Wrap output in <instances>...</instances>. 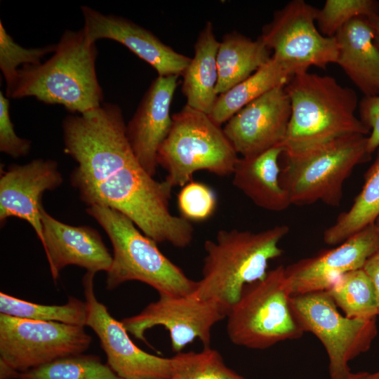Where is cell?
I'll list each match as a JSON object with an SVG mask.
<instances>
[{"label": "cell", "mask_w": 379, "mask_h": 379, "mask_svg": "<svg viewBox=\"0 0 379 379\" xmlns=\"http://www.w3.org/2000/svg\"><path fill=\"white\" fill-rule=\"evenodd\" d=\"M119 105L104 103L62 124L64 152L77 166L72 185L88 207L112 208L128 217L156 243L188 246L194 236L190 221L171 213L173 187L151 176L135 157Z\"/></svg>", "instance_id": "cell-1"}, {"label": "cell", "mask_w": 379, "mask_h": 379, "mask_svg": "<svg viewBox=\"0 0 379 379\" xmlns=\"http://www.w3.org/2000/svg\"><path fill=\"white\" fill-rule=\"evenodd\" d=\"M285 88L291 114L281 146L287 157L344 137L370 133L355 114L359 105L355 91L335 78L302 72L293 75Z\"/></svg>", "instance_id": "cell-2"}, {"label": "cell", "mask_w": 379, "mask_h": 379, "mask_svg": "<svg viewBox=\"0 0 379 379\" xmlns=\"http://www.w3.org/2000/svg\"><path fill=\"white\" fill-rule=\"evenodd\" d=\"M95 43L84 28L66 30L53 55L36 65H24L8 98L32 96L48 105H61L72 113L84 114L102 105L103 93L99 84L95 60Z\"/></svg>", "instance_id": "cell-3"}, {"label": "cell", "mask_w": 379, "mask_h": 379, "mask_svg": "<svg viewBox=\"0 0 379 379\" xmlns=\"http://www.w3.org/2000/svg\"><path fill=\"white\" fill-rule=\"evenodd\" d=\"M288 231L285 225L258 232L218 231L213 240L204 242L202 276L192 295L215 301L230 311L244 286L263 279L269 262L283 253L279 244Z\"/></svg>", "instance_id": "cell-4"}, {"label": "cell", "mask_w": 379, "mask_h": 379, "mask_svg": "<svg viewBox=\"0 0 379 379\" xmlns=\"http://www.w3.org/2000/svg\"><path fill=\"white\" fill-rule=\"evenodd\" d=\"M86 212L103 228L112 245V263L107 272V289L138 281L152 286L159 295L183 296L194 292L197 281L165 256L157 243L125 215L100 206H88Z\"/></svg>", "instance_id": "cell-5"}, {"label": "cell", "mask_w": 379, "mask_h": 379, "mask_svg": "<svg viewBox=\"0 0 379 379\" xmlns=\"http://www.w3.org/2000/svg\"><path fill=\"white\" fill-rule=\"evenodd\" d=\"M239 157L220 126L201 111L185 105L172 116L171 130L157 154L173 187L192 181L199 171L218 176L232 175Z\"/></svg>", "instance_id": "cell-6"}, {"label": "cell", "mask_w": 379, "mask_h": 379, "mask_svg": "<svg viewBox=\"0 0 379 379\" xmlns=\"http://www.w3.org/2000/svg\"><path fill=\"white\" fill-rule=\"evenodd\" d=\"M291 297L282 265L246 285L226 317L230 341L249 349L265 350L302 336L304 332L291 310Z\"/></svg>", "instance_id": "cell-7"}, {"label": "cell", "mask_w": 379, "mask_h": 379, "mask_svg": "<svg viewBox=\"0 0 379 379\" xmlns=\"http://www.w3.org/2000/svg\"><path fill=\"white\" fill-rule=\"evenodd\" d=\"M368 137H344L303 154L287 157L280 182L291 204L305 206L321 201L338 206L345 180L354 168L370 159Z\"/></svg>", "instance_id": "cell-8"}, {"label": "cell", "mask_w": 379, "mask_h": 379, "mask_svg": "<svg viewBox=\"0 0 379 379\" xmlns=\"http://www.w3.org/2000/svg\"><path fill=\"white\" fill-rule=\"evenodd\" d=\"M290 307L301 330L325 348L330 379H345L352 372L349 362L367 352L378 334L375 319L342 315L327 291L292 295Z\"/></svg>", "instance_id": "cell-9"}, {"label": "cell", "mask_w": 379, "mask_h": 379, "mask_svg": "<svg viewBox=\"0 0 379 379\" xmlns=\"http://www.w3.org/2000/svg\"><path fill=\"white\" fill-rule=\"evenodd\" d=\"M317 11L304 0H293L277 10L262 27L260 37L272 52V56L293 74L313 66L324 69L331 63L336 64V39L319 32Z\"/></svg>", "instance_id": "cell-10"}, {"label": "cell", "mask_w": 379, "mask_h": 379, "mask_svg": "<svg viewBox=\"0 0 379 379\" xmlns=\"http://www.w3.org/2000/svg\"><path fill=\"white\" fill-rule=\"evenodd\" d=\"M84 327L0 314V360L22 373L81 354L91 343Z\"/></svg>", "instance_id": "cell-11"}, {"label": "cell", "mask_w": 379, "mask_h": 379, "mask_svg": "<svg viewBox=\"0 0 379 379\" xmlns=\"http://www.w3.org/2000/svg\"><path fill=\"white\" fill-rule=\"evenodd\" d=\"M229 310L213 300H200L192 294L183 296L159 295L139 314L121 321L130 334L147 343V330L162 326L169 333L171 349L178 353L194 340L210 347L211 330L227 317Z\"/></svg>", "instance_id": "cell-12"}, {"label": "cell", "mask_w": 379, "mask_h": 379, "mask_svg": "<svg viewBox=\"0 0 379 379\" xmlns=\"http://www.w3.org/2000/svg\"><path fill=\"white\" fill-rule=\"evenodd\" d=\"M94 276L86 272L83 277L88 313L86 326L100 339L107 365L122 379H171L172 358L151 354L134 344L121 321L115 319L97 300Z\"/></svg>", "instance_id": "cell-13"}, {"label": "cell", "mask_w": 379, "mask_h": 379, "mask_svg": "<svg viewBox=\"0 0 379 379\" xmlns=\"http://www.w3.org/2000/svg\"><path fill=\"white\" fill-rule=\"evenodd\" d=\"M379 249V234L371 224L335 248L285 267L291 296L327 291L344 274L363 268Z\"/></svg>", "instance_id": "cell-14"}, {"label": "cell", "mask_w": 379, "mask_h": 379, "mask_svg": "<svg viewBox=\"0 0 379 379\" xmlns=\"http://www.w3.org/2000/svg\"><path fill=\"white\" fill-rule=\"evenodd\" d=\"M291 114L290 98L285 86H279L243 107L222 130L237 153L250 157L281 146Z\"/></svg>", "instance_id": "cell-15"}, {"label": "cell", "mask_w": 379, "mask_h": 379, "mask_svg": "<svg viewBox=\"0 0 379 379\" xmlns=\"http://www.w3.org/2000/svg\"><path fill=\"white\" fill-rule=\"evenodd\" d=\"M62 183V177L54 160L34 159L23 165L1 167L0 223L9 218L26 220L38 238L43 240L41 208L46 191L53 190Z\"/></svg>", "instance_id": "cell-16"}, {"label": "cell", "mask_w": 379, "mask_h": 379, "mask_svg": "<svg viewBox=\"0 0 379 379\" xmlns=\"http://www.w3.org/2000/svg\"><path fill=\"white\" fill-rule=\"evenodd\" d=\"M84 29L89 39L116 41L151 65L159 77L182 75L191 58L163 43L150 31L121 16L105 15L87 6L81 7Z\"/></svg>", "instance_id": "cell-17"}, {"label": "cell", "mask_w": 379, "mask_h": 379, "mask_svg": "<svg viewBox=\"0 0 379 379\" xmlns=\"http://www.w3.org/2000/svg\"><path fill=\"white\" fill-rule=\"evenodd\" d=\"M178 78V76H158L151 83L126 126V135L135 157L152 177L159 165L158 151L171 128L170 108Z\"/></svg>", "instance_id": "cell-18"}, {"label": "cell", "mask_w": 379, "mask_h": 379, "mask_svg": "<svg viewBox=\"0 0 379 379\" xmlns=\"http://www.w3.org/2000/svg\"><path fill=\"white\" fill-rule=\"evenodd\" d=\"M43 240L53 279L69 265H77L95 274L107 272L113 258L101 236L89 226H72L54 218L41 208Z\"/></svg>", "instance_id": "cell-19"}, {"label": "cell", "mask_w": 379, "mask_h": 379, "mask_svg": "<svg viewBox=\"0 0 379 379\" xmlns=\"http://www.w3.org/2000/svg\"><path fill=\"white\" fill-rule=\"evenodd\" d=\"M369 18L360 16L335 35L338 65L364 96L379 95V48Z\"/></svg>", "instance_id": "cell-20"}, {"label": "cell", "mask_w": 379, "mask_h": 379, "mask_svg": "<svg viewBox=\"0 0 379 379\" xmlns=\"http://www.w3.org/2000/svg\"><path fill=\"white\" fill-rule=\"evenodd\" d=\"M281 146L261 154L240 157L232 173L233 185L257 206L280 212L291 205L288 194L280 182L279 156Z\"/></svg>", "instance_id": "cell-21"}, {"label": "cell", "mask_w": 379, "mask_h": 379, "mask_svg": "<svg viewBox=\"0 0 379 379\" xmlns=\"http://www.w3.org/2000/svg\"><path fill=\"white\" fill-rule=\"evenodd\" d=\"M219 45L212 22H206L196 41L194 55L182 74V92L186 97V105L208 115L218 96L215 86L218 79Z\"/></svg>", "instance_id": "cell-22"}, {"label": "cell", "mask_w": 379, "mask_h": 379, "mask_svg": "<svg viewBox=\"0 0 379 379\" xmlns=\"http://www.w3.org/2000/svg\"><path fill=\"white\" fill-rule=\"evenodd\" d=\"M271 53L260 36L252 40L236 31L224 35L217 54V95L253 74L271 58Z\"/></svg>", "instance_id": "cell-23"}, {"label": "cell", "mask_w": 379, "mask_h": 379, "mask_svg": "<svg viewBox=\"0 0 379 379\" xmlns=\"http://www.w3.org/2000/svg\"><path fill=\"white\" fill-rule=\"evenodd\" d=\"M293 75L289 69L272 56L245 80L218 95L208 116L216 124L221 126L265 93L275 88L285 86Z\"/></svg>", "instance_id": "cell-24"}, {"label": "cell", "mask_w": 379, "mask_h": 379, "mask_svg": "<svg viewBox=\"0 0 379 379\" xmlns=\"http://www.w3.org/2000/svg\"><path fill=\"white\" fill-rule=\"evenodd\" d=\"M379 215V147L375 161L364 175L361 190L350 209L341 213L324 232V241L338 245L374 222Z\"/></svg>", "instance_id": "cell-25"}, {"label": "cell", "mask_w": 379, "mask_h": 379, "mask_svg": "<svg viewBox=\"0 0 379 379\" xmlns=\"http://www.w3.org/2000/svg\"><path fill=\"white\" fill-rule=\"evenodd\" d=\"M327 292L347 317L370 319L378 315L375 288L363 268L344 274Z\"/></svg>", "instance_id": "cell-26"}, {"label": "cell", "mask_w": 379, "mask_h": 379, "mask_svg": "<svg viewBox=\"0 0 379 379\" xmlns=\"http://www.w3.org/2000/svg\"><path fill=\"white\" fill-rule=\"evenodd\" d=\"M0 313L41 321H55L71 325L86 324L87 305L77 298L69 296L62 305H46L18 299L0 293Z\"/></svg>", "instance_id": "cell-27"}, {"label": "cell", "mask_w": 379, "mask_h": 379, "mask_svg": "<svg viewBox=\"0 0 379 379\" xmlns=\"http://www.w3.org/2000/svg\"><path fill=\"white\" fill-rule=\"evenodd\" d=\"M18 379H122L95 355L62 357L20 373Z\"/></svg>", "instance_id": "cell-28"}, {"label": "cell", "mask_w": 379, "mask_h": 379, "mask_svg": "<svg viewBox=\"0 0 379 379\" xmlns=\"http://www.w3.org/2000/svg\"><path fill=\"white\" fill-rule=\"evenodd\" d=\"M171 379H246L229 368L211 347L198 352H180L172 357Z\"/></svg>", "instance_id": "cell-29"}, {"label": "cell", "mask_w": 379, "mask_h": 379, "mask_svg": "<svg viewBox=\"0 0 379 379\" xmlns=\"http://www.w3.org/2000/svg\"><path fill=\"white\" fill-rule=\"evenodd\" d=\"M376 15H379V1L375 0H326L322 8H318L316 23L323 35L334 37L354 18Z\"/></svg>", "instance_id": "cell-30"}, {"label": "cell", "mask_w": 379, "mask_h": 379, "mask_svg": "<svg viewBox=\"0 0 379 379\" xmlns=\"http://www.w3.org/2000/svg\"><path fill=\"white\" fill-rule=\"evenodd\" d=\"M56 44L27 48L18 44L0 21V69L6 83V90L14 84L20 65H36L47 53H54Z\"/></svg>", "instance_id": "cell-31"}, {"label": "cell", "mask_w": 379, "mask_h": 379, "mask_svg": "<svg viewBox=\"0 0 379 379\" xmlns=\"http://www.w3.org/2000/svg\"><path fill=\"white\" fill-rule=\"evenodd\" d=\"M177 202L180 216L189 221H204L214 213L217 197L207 185L192 180L182 187Z\"/></svg>", "instance_id": "cell-32"}, {"label": "cell", "mask_w": 379, "mask_h": 379, "mask_svg": "<svg viewBox=\"0 0 379 379\" xmlns=\"http://www.w3.org/2000/svg\"><path fill=\"white\" fill-rule=\"evenodd\" d=\"M31 148V141L18 137L10 116L7 97L0 92V151L13 157L26 156Z\"/></svg>", "instance_id": "cell-33"}, {"label": "cell", "mask_w": 379, "mask_h": 379, "mask_svg": "<svg viewBox=\"0 0 379 379\" xmlns=\"http://www.w3.org/2000/svg\"><path fill=\"white\" fill-rule=\"evenodd\" d=\"M358 107L360 120L370 130L367 149L371 154L379 147V95L364 96Z\"/></svg>", "instance_id": "cell-34"}, {"label": "cell", "mask_w": 379, "mask_h": 379, "mask_svg": "<svg viewBox=\"0 0 379 379\" xmlns=\"http://www.w3.org/2000/svg\"><path fill=\"white\" fill-rule=\"evenodd\" d=\"M363 269L371 279L374 286L379 315V249L366 262Z\"/></svg>", "instance_id": "cell-35"}, {"label": "cell", "mask_w": 379, "mask_h": 379, "mask_svg": "<svg viewBox=\"0 0 379 379\" xmlns=\"http://www.w3.org/2000/svg\"><path fill=\"white\" fill-rule=\"evenodd\" d=\"M20 372L0 360V379H18Z\"/></svg>", "instance_id": "cell-36"}, {"label": "cell", "mask_w": 379, "mask_h": 379, "mask_svg": "<svg viewBox=\"0 0 379 379\" xmlns=\"http://www.w3.org/2000/svg\"><path fill=\"white\" fill-rule=\"evenodd\" d=\"M345 379H379V370L373 373L366 371L351 372Z\"/></svg>", "instance_id": "cell-37"}, {"label": "cell", "mask_w": 379, "mask_h": 379, "mask_svg": "<svg viewBox=\"0 0 379 379\" xmlns=\"http://www.w3.org/2000/svg\"><path fill=\"white\" fill-rule=\"evenodd\" d=\"M370 20L373 29V41L379 48V15L370 18Z\"/></svg>", "instance_id": "cell-38"}, {"label": "cell", "mask_w": 379, "mask_h": 379, "mask_svg": "<svg viewBox=\"0 0 379 379\" xmlns=\"http://www.w3.org/2000/svg\"><path fill=\"white\" fill-rule=\"evenodd\" d=\"M373 224H374V225H375V228H376V230H377V231H378V234H379V215H378V217L375 219V220L374 221Z\"/></svg>", "instance_id": "cell-39"}]
</instances>
